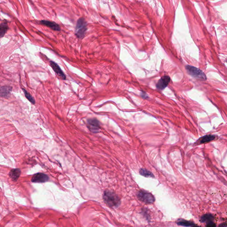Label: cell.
Instances as JSON below:
<instances>
[{"mask_svg": "<svg viewBox=\"0 0 227 227\" xmlns=\"http://www.w3.org/2000/svg\"><path fill=\"white\" fill-rule=\"evenodd\" d=\"M103 198L105 202L110 207L118 206L120 204V200L116 194L110 191H106L103 194Z\"/></svg>", "mask_w": 227, "mask_h": 227, "instance_id": "cell-1", "label": "cell"}, {"mask_svg": "<svg viewBox=\"0 0 227 227\" xmlns=\"http://www.w3.org/2000/svg\"><path fill=\"white\" fill-rule=\"evenodd\" d=\"M87 30V22L84 18L79 19L75 27V35L79 39H82Z\"/></svg>", "mask_w": 227, "mask_h": 227, "instance_id": "cell-2", "label": "cell"}, {"mask_svg": "<svg viewBox=\"0 0 227 227\" xmlns=\"http://www.w3.org/2000/svg\"><path fill=\"white\" fill-rule=\"evenodd\" d=\"M186 69L188 74L195 78L200 80H206L207 77L203 72L199 68L190 65H186Z\"/></svg>", "mask_w": 227, "mask_h": 227, "instance_id": "cell-3", "label": "cell"}, {"mask_svg": "<svg viewBox=\"0 0 227 227\" xmlns=\"http://www.w3.org/2000/svg\"><path fill=\"white\" fill-rule=\"evenodd\" d=\"M138 199L143 202L152 204L155 201V198L151 193L141 190L137 193Z\"/></svg>", "mask_w": 227, "mask_h": 227, "instance_id": "cell-4", "label": "cell"}, {"mask_svg": "<svg viewBox=\"0 0 227 227\" xmlns=\"http://www.w3.org/2000/svg\"><path fill=\"white\" fill-rule=\"evenodd\" d=\"M87 126L90 131L93 133L98 132L100 130V123L99 121L96 119L87 120Z\"/></svg>", "mask_w": 227, "mask_h": 227, "instance_id": "cell-5", "label": "cell"}, {"mask_svg": "<svg viewBox=\"0 0 227 227\" xmlns=\"http://www.w3.org/2000/svg\"><path fill=\"white\" fill-rule=\"evenodd\" d=\"M215 217L212 214L210 213L204 214L200 218V221L203 223H206L207 227H216V224L214 222Z\"/></svg>", "mask_w": 227, "mask_h": 227, "instance_id": "cell-6", "label": "cell"}, {"mask_svg": "<svg viewBox=\"0 0 227 227\" xmlns=\"http://www.w3.org/2000/svg\"><path fill=\"white\" fill-rule=\"evenodd\" d=\"M170 81V78L169 76L165 75L162 77L157 84V88L160 90H163L167 87Z\"/></svg>", "mask_w": 227, "mask_h": 227, "instance_id": "cell-7", "label": "cell"}, {"mask_svg": "<svg viewBox=\"0 0 227 227\" xmlns=\"http://www.w3.org/2000/svg\"><path fill=\"white\" fill-rule=\"evenodd\" d=\"M48 175L43 173L35 174L32 179L31 181L34 183H44L48 180Z\"/></svg>", "mask_w": 227, "mask_h": 227, "instance_id": "cell-8", "label": "cell"}, {"mask_svg": "<svg viewBox=\"0 0 227 227\" xmlns=\"http://www.w3.org/2000/svg\"><path fill=\"white\" fill-rule=\"evenodd\" d=\"M40 24L50 28L53 30L56 31H60V25L53 21L42 20L40 21Z\"/></svg>", "mask_w": 227, "mask_h": 227, "instance_id": "cell-9", "label": "cell"}, {"mask_svg": "<svg viewBox=\"0 0 227 227\" xmlns=\"http://www.w3.org/2000/svg\"><path fill=\"white\" fill-rule=\"evenodd\" d=\"M50 66H51V67H52L54 71L56 73L57 75H59V77H60L61 79H64V80H65L66 79L65 74H64L62 70L61 69L60 67L56 63L54 62L53 61H50Z\"/></svg>", "mask_w": 227, "mask_h": 227, "instance_id": "cell-10", "label": "cell"}, {"mask_svg": "<svg viewBox=\"0 0 227 227\" xmlns=\"http://www.w3.org/2000/svg\"><path fill=\"white\" fill-rule=\"evenodd\" d=\"M215 138L216 136L215 135H211V134L205 135L200 138L196 142V144L200 145L209 143L215 139Z\"/></svg>", "mask_w": 227, "mask_h": 227, "instance_id": "cell-11", "label": "cell"}, {"mask_svg": "<svg viewBox=\"0 0 227 227\" xmlns=\"http://www.w3.org/2000/svg\"><path fill=\"white\" fill-rule=\"evenodd\" d=\"M21 170L19 169H12L9 173V176L10 178L13 181H17L20 176Z\"/></svg>", "mask_w": 227, "mask_h": 227, "instance_id": "cell-12", "label": "cell"}, {"mask_svg": "<svg viewBox=\"0 0 227 227\" xmlns=\"http://www.w3.org/2000/svg\"><path fill=\"white\" fill-rule=\"evenodd\" d=\"M12 87L10 86H2L0 88V96L7 97L10 95L12 90Z\"/></svg>", "mask_w": 227, "mask_h": 227, "instance_id": "cell-13", "label": "cell"}, {"mask_svg": "<svg viewBox=\"0 0 227 227\" xmlns=\"http://www.w3.org/2000/svg\"><path fill=\"white\" fill-rule=\"evenodd\" d=\"M8 30V26L6 22H3L0 24V38L5 36Z\"/></svg>", "mask_w": 227, "mask_h": 227, "instance_id": "cell-14", "label": "cell"}, {"mask_svg": "<svg viewBox=\"0 0 227 227\" xmlns=\"http://www.w3.org/2000/svg\"><path fill=\"white\" fill-rule=\"evenodd\" d=\"M176 224L179 226H185V227H192V226H195L197 225L192 222L184 220H179L176 223Z\"/></svg>", "mask_w": 227, "mask_h": 227, "instance_id": "cell-15", "label": "cell"}, {"mask_svg": "<svg viewBox=\"0 0 227 227\" xmlns=\"http://www.w3.org/2000/svg\"><path fill=\"white\" fill-rule=\"evenodd\" d=\"M139 173L141 175L146 178H155L153 173L145 169H141L139 171Z\"/></svg>", "mask_w": 227, "mask_h": 227, "instance_id": "cell-16", "label": "cell"}, {"mask_svg": "<svg viewBox=\"0 0 227 227\" xmlns=\"http://www.w3.org/2000/svg\"><path fill=\"white\" fill-rule=\"evenodd\" d=\"M22 90L23 91V92H24V94H25V96L26 97V98H27L31 103H32V104H35V99H34V98L32 97V96L25 89H23H23H22Z\"/></svg>", "mask_w": 227, "mask_h": 227, "instance_id": "cell-17", "label": "cell"}, {"mask_svg": "<svg viewBox=\"0 0 227 227\" xmlns=\"http://www.w3.org/2000/svg\"><path fill=\"white\" fill-rule=\"evenodd\" d=\"M141 96L143 98H148V96L146 95V93L143 92V91H142V93H141Z\"/></svg>", "mask_w": 227, "mask_h": 227, "instance_id": "cell-18", "label": "cell"}, {"mask_svg": "<svg viewBox=\"0 0 227 227\" xmlns=\"http://www.w3.org/2000/svg\"><path fill=\"white\" fill-rule=\"evenodd\" d=\"M226 226L227 225H226V223H223L219 225V226H222V227H226Z\"/></svg>", "mask_w": 227, "mask_h": 227, "instance_id": "cell-19", "label": "cell"}]
</instances>
